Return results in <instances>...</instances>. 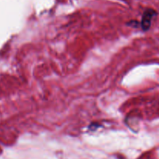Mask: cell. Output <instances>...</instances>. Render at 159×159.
Here are the masks:
<instances>
[{
	"label": "cell",
	"instance_id": "obj_1",
	"mask_svg": "<svg viewBox=\"0 0 159 159\" xmlns=\"http://www.w3.org/2000/svg\"><path fill=\"white\" fill-rule=\"evenodd\" d=\"M157 15L156 11L152 9H148L144 12L141 20V27L144 30H148L151 27L152 25V20L153 17Z\"/></svg>",
	"mask_w": 159,
	"mask_h": 159
}]
</instances>
